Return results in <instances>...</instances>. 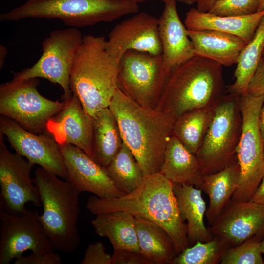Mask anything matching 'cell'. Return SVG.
Segmentation results:
<instances>
[{
  "mask_svg": "<svg viewBox=\"0 0 264 264\" xmlns=\"http://www.w3.org/2000/svg\"><path fill=\"white\" fill-rule=\"evenodd\" d=\"M92 118L93 130L90 157L105 167L118 153L123 141L116 120L109 108L101 110Z\"/></svg>",
  "mask_w": 264,
  "mask_h": 264,
  "instance_id": "obj_26",
  "label": "cell"
},
{
  "mask_svg": "<svg viewBox=\"0 0 264 264\" xmlns=\"http://www.w3.org/2000/svg\"><path fill=\"white\" fill-rule=\"evenodd\" d=\"M264 100V95L246 94L240 96L242 126L237 148L240 179L231 198L233 202L249 201L264 175V142L259 127V114Z\"/></svg>",
  "mask_w": 264,
  "mask_h": 264,
  "instance_id": "obj_8",
  "label": "cell"
},
{
  "mask_svg": "<svg viewBox=\"0 0 264 264\" xmlns=\"http://www.w3.org/2000/svg\"><path fill=\"white\" fill-rule=\"evenodd\" d=\"M91 223L97 234L108 238L114 250L140 251L136 218L132 214L124 211L101 214Z\"/></svg>",
  "mask_w": 264,
  "mask_h": 264,
  "instance_id": "obj_25",
  "label": "cell"
},
{
  "mask_svg": "<svg viewBox=\"0 0 264 264\" xmlns=\"http://www.w3.org/2000/svg\"><path fill=\"white\" fill-rule=\"evenodd\" d=\"M86 207L95 216L124 211L152 221L169 235L177 255L189 247L187 224L181 217L173 183L160 172L145 176L137 188L121 197L106 199L91 196Z\"/></svg>",
  "mask_w": 264,
  "mask_h": 264,
  "instance_id": "obj_1",
  "label": "cell"
},
{
  "mask_svg": "<svg viewBox=\"0 0 264 264\" xmlns=\"http://www.w3.org/2000/svg\"><path fill=\"white\" fill-rule=\"evenodd\" d=\"M264 10V0H259V4L258 11H261Z\"/></svg>",
  "mask_w": 264,
  "mask_h": 264,
  "instance_id": "obj_44",
  "label": "cell"
},
{
  "mask_svg": "<svg viewBox=\"0 0 264 264\" xmlns=\"http://www.w3.org/2000/svg\"><path fill=\"white\" fill-rule=\"evenodd\" d=\"M109 108L123 142L133 153L144 176L160 172L176 119L156 108L139 105L119 88Z\"/></svg>",
  "mask_w": 264,
  "mask_h": 264,
  "instance_id": "obj_2",
  "label": "cell"
},
{
  "mask_svg": "<svg viewBox=\"0 0 264 264\" xmlns=\"http://www.w3.org/2000/svg\"><path fill=\"white\" fill-rule=\"evenodd\" d=\"M60 256L54 251L31 253L28 256L23 255L16 258L14 264H61Z\"/></svg>",
  "mask_w": 264,
  "mask_h": 264,
  "instance_id": "obj_36",
  "label": "cell"
},
{
  "mask_svg": "<svg viewBox=\"0 0 264 264\" xmlns=\"http://www.w3.org/2000/svg\"><path fill=\"white\" fill-rule=\"evenodd\" d=\"M247 94L255 96L264 95V56H262L251 78Z\"/></svg>",
  "mask_w": 264,
  "mask_h": 264,
  "instance_id": "obj_37",
  "label": "cell"
},
{
  "mask_svg": "<svg viewBox=\"0 0 264 264\" xmlns=\"http://www.w3.org/2000/svg\"><path fill=\"white\" fill-rule=\"evenodd\" d=\"M104 168L116 187L125 194L137 188L145 178L134 155L123 142L113 159Z\"/></svg>",
  "mask_w": 264,
  "mask_h": 264,
  "instance_id": "obj_30",
  "label": "cell"
},
{
  "mask_svg": "<svg viewBox=\"0 0 264 264\" xmlns=\"http://www.w3.org/2000/svg\"><path fill=\"white\" fill-rule=\"evenodd\" d=\"M68 180L80 192H88L102 198L112 199L125 194L120 191L105 168L87 153L70 144H60Z\"/></svg>",
  "mask_w": 264,
  "mask_h": 264,
  "instance_id": "obj_16",
  "label": "cell"
},
{
  "mask_svg": "<svg viewBox=\"0 0 264 264\" xmlns=\"http://www.w3.org/2000/svg\"><path fill=\"white\" fill-rule=\"evenodd\" d=\"M249 201L264 205V175L258 188Z\"/></svg>",
  "mask_w": 264,
  "mask_h": 264,
  "instance_id": "obj_38",
  "label": "cell"
},
{
  "mask_svg": "<svg viewBox=\"0 0 264 264\" xmlns=\"http://www.w3.org/2000/svg\"><path fill=\"white\" fill-rule=\"evenodd\" d=\"M106 39L85 35L70 75V88L85 111L93 117L109 108L118 88L120 60L106 50Z\"/></svg>",
  "mask_w": 264,
  "mask_h": 264,
  "instance_id": "obj_4",
  "label": "cell"
},
{
  "mask_svg": "<svg viewBox=\"0 0 264 264\" xmlns=\"http://www.w3.org/2000/svg\"><path fill=\"white\" fill-rule=\"evenodd\" d=\"M195 55L204 57L229 66L237 64L247 43L241 38L211 30H188Z\"/></svg>",
  "mask_w": 264,
  "mask_h": 264,
  "instance_id": "obj_21",
  "label": "cell"
},
{
  "mask_svg": "<svg viewBox=\"0 0 264 264\" xmlns=\"http://www.w3.org/2000/svg\"><path fill=\"white\" fill-rule=\"evenodd\" d=\"M218 0H198L197 9L202 12H208L212 5Z\"/></svg>",
  "mask_w": 264,
  "mask_h": 264,
  "instance_id": "obj_39",
  "label": "cell"
},
{
  "mask_svg": "<svg viewBox=\"0 0 264 264\" xmlns=\"http://www.w3.org/2000/svg\"><path fill=\"white\" fill-rule=\"evenodd\" d=\"M169 74L162 54L130 50L120 60L118 88L139 105L155 108Z\"/></svg>",
  "mask_w": 264,
  "mask_h": 264,
  "instance_id": "obj_11",
  "label": "cell"
},
{
  "mask_svg": "<svg viewBox=\"0 0 264 264\" xmlns=\"http://www.w3.org/2000/svg\"><path fill=\"white\" fill-rule=\"evenodd\" d=\"M240 96L228 92L215 105L203 142L196 154L202 175L220 171L237 160L242 126Z\"/></svg>",
  "mask_w": 264,
  "mask_h": 264,
  "instance_id": "obj_7",
  "label": "cell"
},
{
  "mask_svg": "<svg viewBox=\"0 0 264 264\" xmlns=\"http://www.w3.org/2000/svg\"><path fill=\"white\" fill-rule=\"evenodd\" d=\"M0 132V208L12 214H21L31 202L39 207V193L31 174L33 165L9 151Z\"/></svg>",
  "mask_w": 264,
  "mask_h": 264,
  "instance_id": "obj_13",
  "label": "cell"
},
{
  "mask_svg": "<svg viewBox=\"0 0 264 264\" xmlns=\"http://www.w3.org/2000/svg\"><path fill=\"white\" fill-rule=\"evenodd\" d=\"M263 236L256 235L242 243L230 247L224 254L221 264H264L260 249Z\"/></svg>",
  "mask_w": 264,
  "mask_h": 264,
  "instance_id": "obj_32",
  "label": "cell"
},
{
  "mask_svg": "<svg viewBox=\"0 0 264 264\" xmlns=\"http://www.w3.org/2000/svg\"><path fill=\"white\" fill-rule=\"evenodd\" d=\"M83 37L75 27L52 31L42 43L43 53L31 67L13 74L14 79L42 78L57 84L63 90V99L72 96L70 75Z\"/></svg>",
  "mask_w": 264,
  "mask_h": 264,
  "instance_id": "obj_10",
  "label": "cell"
},
{
  "mask_svg": "<svg viewBox=\"0 0 264 264\" xmlns=\"http://www.w3.org/2000/svg\"><path fill=\"white\" fill-rule=\"evenodd\" d=\"M61 178L38 166L33 180L43 208L40 220L54 249L70 253L80 243L78 221L81 192L70 181Z\"/></svg>",
  "mask_w": 264,
  "mask_h": 264,
  "instance_id": "obj_5",
  "label": "cell"
},
{
  "mask_svg": "<svg viewBox=\"0 0 264 264\" xmlns=\"http://www.w3.org/2000/svg\"><path fill=\"white\" fill-rule=\"evenodd\" d=\"M0 132L7 139L15 153L32 164L38 165L62 179L68 175L59 144L52 136L36 133L14 120L0 115Z\"/></svg>",
  "mask_w": 264,
  "mask_h": 264,
  "instance_id": "obj_14",
  "label": "cell"
},
{
  "mask_svg": "<svg viewBox=\"0 0 264 264\" xmlns=\"http://www.w3.org/2000/svg\"><path fill=\"white\" fill-rule=\"evenodd\" d=\"M263 156H264V146H263Z\"/></svg>",
  "mask_w": 264,
  "mask_h": 264,
  "instance_id": "obj_46",
  "label": "cell"
},
{
  "mask_svg": "<svg viewBox=\"0 0 264 264\" xmlns=\"http://www.w3.org/2000/svg\"><path fill=\"white\" fill-rule=\"evenodd\" d=\"M216 104L186 113L176 118L174 123L172 135L195 154L203 142Z\"/></svg>",
  "mask_w": 264,
  "mask_h": 264,
  "instance_id": "obj_29",
  "label": "cell"
},
{
  "mask_svg": "<svg viewBox=\"0 0 264 264\" xmlns=\"http://www.w3.org/2000/svg\"><path fill=\"white\" fill-rule=\"evenodd\" d=\"M63 109L47 123L46 131L58 144L73 145L92 154L93 118L84 110L76 95L65 101Z\"/></svg>",
  "mask_w": 264,
  "mask_h": 264,
  "instance_id": "obj_18",
  "label": "cell"
},
{
  "mask_svg": "<svg viewBox=\"0 0 264 264\" xmlns=\"http://www.w3.org/2000/svg\"><path fill=\"white\" fill-rule=\"evenodd\" d=\"M260 249L262 254H264V238L261 242Z\"/></svg>",
  "mask_w": 264,
  "mask_h": 264,
  "instance_id": "obj_45",
  "label": "cell"
},
{
  "mask_svg": "<svg viewBox=\"0 0 264 264\" xmlns=\"http://www.w3.org/2000/svg\"><path fill=\"white\" fill-rule=\"evenodd\" d=\"M105 48L110 55L119 59L130 50L161 54L158 18L142 12L123 20L110 32Z\"/></svg>",
  "mask_w": 264,
  "mask_h": 264,
  "instance_id": "obj_15",
  "label": "cell"
},
{
  "mask_svg": "<svg viewBox=\"0 0 264 264\" xmlns=\"http://www.w3.org/2000/svg\"><path fill=\"white\" fill-rule=\"evenodd\" d=\"M118 1H121L123 2H132V3H138L140 2L147 1H152V0H116ZM162 1L163 2L165 0H160Z\"/></svg>",
  "mask_w": 264,
  "mask_h": 264,
  "instance_id": "obj_42",
  "label": "cell"
},
{
  "mask_svg": "<svg viewBox=\"0 0 264 264\" xmlns=\"http://www.w3.org/2000/svg\"><path fill=\"white\" fill-rule=\"evenodd\" d=\"M222 66L199 56L172 70L155 108L176 119L210 107L225 94Z\"/></svg>",
  "mask_w": 264,
  "mask_h": 264,
  "instance_id": "obj_3",
  "label": "cell"
},
{
  "mask_svg": "<svg viewBox=\"0 0 264 264\" xmlns=\"http://www.w3.org/2000/svg\"><path fill=\"white\" fill-rule=\"evenodd\" d=\"M138 12L137 3L116 0H27L1 14L0 20L57 19L67 26L78 28L112 22Z\"/></svg>",
  "mask_w": 264,
  "mask_h": 264,
  "instance_id": "obj_6",
  "label": "cell"
},
{
  "mask_svg": "<svg viewBox=\"0 0 264 264\" xmlns=\"http://www.w3.org/2000/svg\"><path fill=\"white\" fill-rule=\"evenodd\" d=\"M259 127L262 139L264 142V100L260 111Z\"/></svg>",
  "mask_w": 264,
  "mask_h": 264,
  "instance_id": "obj_40",
  "label": "cell"
},
{
  "mask_svg": "<svg viewBox=\"0 0 264 264\" xmlns=\"http://www.w3.org/2000/svg\"><path fill=\"white\" fill-rule=\"evenodd\" d=\"M181 217L187 221V237L189 246L197 242H207L214 235L204 222L207 210L206 203L200 189L193 185L173 183Z\"/></svg>",
  "mask_w": 264,
  "mask_h": 264,
  "instance_id": "obj_22",
  "label": "cell"
},
{
  "mask_svg": "<svg viewBox=\"0 0 264 264\" xmlns=\"http://www.w3.org/2000/svg\"><path fill=\"white\" fill-rule=\"evenodd\" d=\"M264 15V10L242 16H222L191 8L186 14L188 30H211L237 36L247 44L254 36Z\"/></svg>",
  "mask_w": 264,
  "mask_h": 264,
  "instance_id": "obj_20",
  "label": "cell"
},
{
  "mask_svg": "<svg viewBox=\"0 0 264 264\" xmlns=\"http://www.w3.org/2000/svg\"><path fill=\"white\" fill-rule=\"evenodd\" d=\"M38 78L14 79L0 86V114L28 131L42 133L48 121L64 107L66 102L52 101L38 90Z\"/></svg>",
  "mask_w": 264,
  "mask_h": 264,
  "instance_id": "obj_9",
  "label": "cell"
},
{
  "mask_svg": "<svg viewBox=\"0 0 264 264\" xmlns=\"http://www.w3.org/2000/svg\"><path fill=\"white\" fill-rule=\"evenodd\" d=\"M263 56H264V50H263Z\"/></svg>",
  "mask_w": 264,
  "mask_h": 264,
  "instance_id": "obj_47",
  "label": "cell"
},
{
  "mask_svg": "<svg viewBox=\"0 0 264 264\" xmlns=\"http://www.w3.org/2000/svg\"><path fill=\"white\" fill-rule=\"evenodd\" d=\"M111 256L106 253L100 242L90 244L87 248L81 264H111Z\"/></svg>",
  "mask_w": 264,
  "mask_h": 264,
  "instance_id": "obj_34",
  "label": "cell"
},
{
  "mask_svg": "<svg viewBox=\"0 0 264 264\" xmlns=\"http://www.w3.org/2000/svg\"><path fill=\"white\" fill-rule=\"evenodd\" d=\"M158 18V31L164 66L170 73L175 67L194 57V48L178 14L176 0H165Z\"/></svg>",
  "mask_w": 264,
  "mask_h": 264,
  "instance_id": "obj_19",
  "label": "cell"
},
{
  "mask_svg": "<svg viewBox=\"0 0 264 264\" xmlns=\"http://www.w3.org/2000/svg\"><path fill=\"white\" fill-rule=\"evenodd\" d=\"M7 54V50L3 45H0V69H2Z\"/></svg>",
  "mask_w": 264,
  "mask_h": 264,
  "instance_id": "obj_41",
  "label": "cell"
},
{
  "mask_svg": "<svg viewBox=\"0 0 264 264\" xmlns=\"http://www.w3.org/2000/svg\"><path fill=\"white\" fill-rule=\"evenodd\" d=\"M264 48V15L255 33L240 53L234 72L235 81L228 88L239 96L247 94L248 87L263 56Z\"/></svg>",
  "mask_w": 264,
  "mask_h": 264,
  "instance_id": "obj_28",
  "label": "cell"
},
{
  "mask_svg": "<svg viewBox=\"0 0 264 264\" xmlns=\"http://www.w3.org/2000/svg\"><path fill=\"white\" fill-rule=\"evenodd\" d=\"M160 172L173 183L197 188L203 175L196 155L173 135L166 146Z\"/></svg>",
  "mask_w": 264,
  "mask_h": 264,
  "instance_id": "obj_23",
  "label": "cell"
},
{
  "mask_svg": "<svg viewBox=\"0 0 264 264\" xmlns=\"http://www.w3.org/2000/svg\"><path fill=\"white\" fill-rule=\"evenodd\" d=\"M135 218L140 251L153 264H173L177 254L167 232L147 219Z\"/></svg>",
  "mask_w": 264,
  "mask_h": 264,
  "instance_id": "obj_27",
  "label": "cell"
},
{
  "mask_svg": "<svg viewBox=\"0 0 264 264\" xmlns=\"http://www.w3.org/2000/svg\"><path fill=\"white\" fill-rule=\"evenodd\" d=\"M229 247L223 239L214 235L210 241H198L186 248L177 255L173 264H218Z\"/></svg>",
  "mask_w": 264,
  "mask_h": 264,
  "instance_id": "obj_31",
  "label": "cell"
},
{
  "mask_svg": "<svg viewBox=\"0 0 264 264\" xmlns=\"http://www.w3.org/2000/svg\"><path fill=\"white\" fill-rule=\"evenodd\" d=\"M111 264H153L140 251L114 250Z\"/></svg>",
  "mask_w": 264,
  "mask_h": 264,
  "instance_id": "obj_35",
  "label": "cell"
},
{
  "mask_svg": "<svg viewBox=\"0 0 264 264\" xmlns=\"http://www.w3.org/2000/svg\"><path fill=\"white\" fill-rule=\"evenodd\" d=\"M177 0L180 2H182L186 4L191 5L195 3H196L198 0Z\"/></svg>",
  "mask_w": 264,
  "mask_h": 264,
  "instance_id": "obj_43",
  "label": "cell"
},
{
  "mask_svg": "<svg viewBox=\"0 0 264 264\" xmlns=\"http://www.w3.org/2000/svg\"><path fill=\"white\" fill-rule=\"evenodd\" d=\"M259 0H218L208 12L222 16H242L258 11Z\"/></svg>",
  "mask_w": 264,
  "mask_h": 264,
  "instance_id": "obj_33",
  "label": "cell"
},
{
  "mask_svg": "<svg viewBox=\"0 0 264 264\" xmlns=\"http://www.w3.org/2000/svg\"><path fill=\"white\" fill-rule=\"evenodd\" d=\"M0 264H9L27 251H54L36 211L12 214L0 208Z\"/></svg>",
  "mask_w": 264,
  "mask_h": 264,
  "instance_id": "obj_12",
  "label": "cell"
},
{
  "mask_svg": "<svg viewBox=\"0 0 264 264\" xmlns=\"http://www.w3.org/2000/svg\"><path fill=\"white\" fill-rule=\"evenodd\" d=\"M209 229L230 247L256 235L264 236V205L231 201Z\"/></svg>",
  "mask_w": 264,
  "mask_h": 264,
  "instance_id": "obj_17",
  "label": "cell"
},
{
  "mask_svg": "<svg viewBox=\"0 0 264 264\" xmlns=\"http://www.w3.org/2000/svg\"><path fill=\"white\" fill-rule=\"evenodd\" d=\"M239 179L237 160L220 171L202 175L198 188L209 197V204L205 215L210 225L231 201Z\"/></svg>",
  "mask_w": 264,
  "mask_h": 264,
  "instance_id": "obj_24",
  "label": "cell"
}]
</instances>
